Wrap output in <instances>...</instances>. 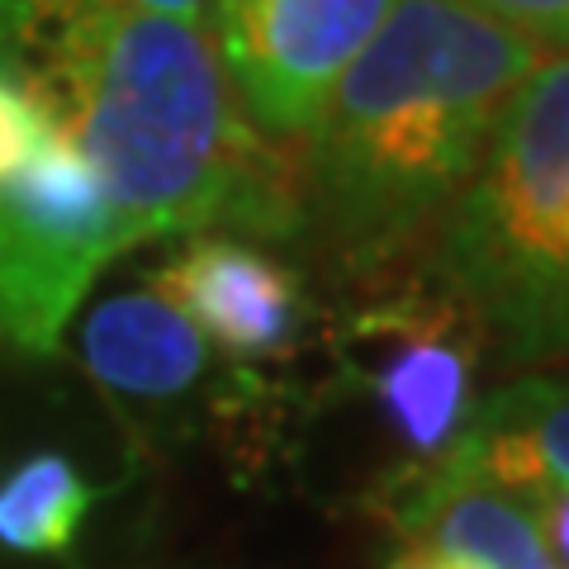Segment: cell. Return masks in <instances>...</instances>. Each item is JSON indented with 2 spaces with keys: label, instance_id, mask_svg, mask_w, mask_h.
Returning <instances> with one entry per match:
<instances>
[{
  "label": "cell",
  "instance_id": "5b68a950",
  "mask_svg": "<svg viewBox=\"0 0 569 569\" xmlns=\"http://www.w3.org/2000/svg\"><path fill=\"white\" fill-rule=\"evenodd\" d=\"M133 247L91 162L52 129L33 167L0 186V342L58 356L100 271Z\"/></svg>",
  "mask_w": 569,
  "mask_h": 569
},
{
  "label": "cell",
  "instance_id": "8992f818",
  "mask_svg": "<svg viewBox=\"0 0 569 569\" xmlns=\"http://www.w3.org/2000/svg\"><path fill=\"white\" fill-rule=\"evenodd\" d=\"M399 0H209L204 33L247 119L299 142Z\"/></svg>",
  "mask_w": 569,
  "mask_h": 569
},
{
  "label": "cell",
  "instance_id": "ba28073f",
  "mask_svg": "<svg viewBox=\"0 0 569 569\" xmlns=\"http://www.w3.org/2000/svg\"><path fill=\"white\" fill-rule=\"evenodd\" d=\"M366 508L408 546L466 569H560L541 531V503L498 489L456 456L427 470H389Z\"/></svg>",
  "mask_w": 569,
  "mask_h": 569
},
{
  "label": "cell",
  "instance_id": "30bf717a",
  "mask_svg": "<svg viewBox=\"0 0 569 569\" xmlns=\"http://www.w3.org/2000/svg\"><path fill=\"white\" fill-rule=\"evenodd\" d=\"M451 456L531 503L569 493V370H541L485 395Z\"/></svg>",
  "mask_w": 569,
  "mask_h": 569
},
{
  "label": "cell",
  "instance_id": "277c9868",
  "mask_svg": "<svg viewBox=\"0 0 569 569\" xmlns=\"http://www.w3.org/2000/svg\"><path fill=\"white\" fill-rule=\"evenodd\" d=\"M485 361V328L432 271L370 290L328 332L332 380L380 418L403 456L395 470H427L460 447Z\"/></svg>",
  "mask_w": 569,
  "mask_h": 569
},
{
  "label": "cell",
  "instance_id": "52a82bcc",
  "mask_svg": "<svg viewBox=\"0 0 569 569\" xmlns=\"http://www.w3.org/2000/svg\"><path fill=\"white\" fill-rule=\"evenodd\" d=\"M148 290L162 295L233 366L280 361L313 323L305 276L261 242L233 233L186 238L162 266H152Z\"/></svg>",
  "mask_w": 569,
  "mask_h": 569
},
{
  "label": "cell",
  "instance_id": "8fae6325",
  "mask_svg": "<svg viewBox=\"0 0 569 569\" xmlns=\"http://www.w3.org/2000/svg\"><path fill=\"white\" fill-rule=\"evenodd\" d=\"M104 493L110 489L91 485L62 451H33L0 475V546L67 560Z\"/></svg>",
  "mask_w": 569,
  "mask_h": 569
},
{
  "label": "cell",
  "instance_id": "9a60e30c",
  "mask_svg": "<svg viewBox=\"0 0 569 569\" xmlns=\"http://www.w3.org/2000/svg\"><path fill=\"white\" fill-rule=\"evenodd\" d=\"M541 531L550 541V556L560 569H569V493H556L541 503Z\"/></svg>",
  "mask_w": 569,
  "mask_h": 569
},
{
  "label": "cell",
  "instance_id": "5bb4252c",
  "mask_svg": "<svg viewBox=\"0 0 569 569\" xmlns=\"http://www.w3.org/2000/svg\"><path fill=\"white\" fill-rule=\"evenodd\" d=\"M537 52L569 58V0H470Z\"/></svg>",
  "mask_w": 569,
  "mask_h": 569
},
{
  "label": "cell",
  "instance_id": "2e32d148",
  "mask_svg": "<svg viewBox=\"0 0 569 569\" xmlns=\"http://www.w3.org/2000/svg\"><path fill=\"white\" fill-rule=\"evenodd\" d=\"M385 569H466V565L437 556V550H427V546H408V541H403L395 556L385 560Z\"/></svg>",
  "mask_w": 569,
  "mask_h": 569
},
{
  "label": "cell",
  "instance_id": "7a4b0ae2",
  "mask_svg": "<svg viewBox=\"0 0 569 569\" xmlns=\"http://www.w3.org/2000/svg\"><path fill=\"white\" fill-rule=\"evenodd\" d=\"M541 52L470 0H399L299 142L305 238L376 280L432 242Z\"/></svg>",
  "mask_w": 569,
  "mask_h": 569
},
{
  "label": "cell",
  "instance_id": "3957f363",
  "mask_svg": "<svg viewBox=\"0 0 569 569\" xmlns=\"http://www.w3.org/2000/svg\"><path fill=\"white\" fill-rule=\"evenodd\" d=\"M427 271L475 313L503 366L569 361V58L512 91L432 233Z\"/></svg>",
  "mask_w": 569,
  "mask_h": 569
},
{
  "label": "cell",
  "instance_id": "6da1fadb",
  "mask_svg": "<svg viewBox=\"0 0 569 569\" xmlns=\"http://www.w3.org/2000/svg\"><path fill=\"white\" fill-rule=\"evenodd\" d=\"M133 242L305 238L299 148L266 138L200 24L96 14L10 52Z\"/></svg>",
  "mask_w": 569,
  "mask_h": 569
},
{
  "label": "cell",
  "instance_id": "7c38bea8",
  "mask_svg": "<svg viewBox=\"0 0 569 569\" xmlns=\"http://www.w3.org/2000/svg\"><path fill=\"white\" fill-rule=\"evenodd\" d=\"M96 14H157V20L204 24L209 0H0V48L20 52Z\"/></svg>",
  "mask_w": 569,
  "mask_h": 569
},
{
  "label": "cell",
  "instance_id": "4fadbf2b",
  "mask_svg": "<svg viewBox=\"0 0 569 569\" xmlns=\"http://www.w3.org/2000/svg\"><path fill=\"white\" fill-rule=\"evenodd\" d=\"M52 129L58 123L43 110V100L33 96L20 62L0 48V186L33 167V157L48 148Z\"/></svg>",
  "mask_w": 569,
  "mask_h": 569
},
{
  "label": "cell",
  "instance_id": "9c48e42d",
  "mask_svg": "<svg viewBox=\"0 0 569 569\" xmlns=\"http://www.w3.org/2000/svg\"><path fill=\"white\" fill-rule=\"evenodd\" d=\"M81 366L123 418L171 427L213 385V347L162 295L123 290L86 313Z\"/></svg>",
  "mask_w": 569,
  "mask_h": 569
}]
</instances>
